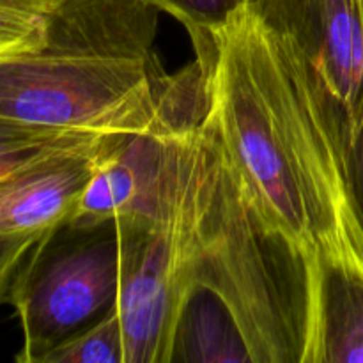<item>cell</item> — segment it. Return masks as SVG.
<instances>
[{"label":"cell","instance_id":"7a4b0ae2","mask_svg":"<svg viewBox=\"0 0 363 363\" xmlns=\"http://www.w3.org/2000/svg\"><path fill=\"white\" fill-rule=\"evenodd\" d=\"M147 0H57L41 46L0 57V117L96 135L145 133L201 116L186 71L155 52Z\"/></svg>","mask_w":363,"mask_h":363},{"label":"cell","instance_id":"e0dca14e","mask_svg":"<svg viewBox=\"0 0 363 363\" xmlns=\"http://www.w3.org/2000/svg\"><path fill=\"white\" fill-rule=\"evenodd\" d=\"M362 7H363V0H362Z\"/></svg>","mask_w":363,"mask_h":363},{"label":"cell","instance_id":"6da1fadb","mask_svg":"<svg viewBox=\"0 0 363 363\" xmlns=\"http://www.w3.org/2000/svg\"><path fill=\"white\" fill-rule=\"evenodd\" d=\"M208 117L266 225L307 264L319 308L326 268L363 277L351 176L353 124L287 34L247 4L213 35Z\"/></svg>","mask_w":363,"mask_h":363},{"label":"cell","instance_id":"9c48e42d","mask_svg":"<svg viewBox=\"0 0 363 363\" xmlns=\"http://www.w3.org/2000/svg\"><path fill=\"white\" fill-rule=\"evenodd\" d=\"M319 363H363V277L326 268Z\"/></svg>","mask_w":363,"mask_h":363},{"label":"cell","instance_id":"5b68a950","mask_svg":"<svg viewBox=\"0 0 363 363\" xmlns=\"http://www.w3.org/2000/svg\"><path fill=\"white\" fill-rule=\"evenodd\" d=\"M172 133L165 140L158 211L116 218L121 254L116 308L126 363L174 362L181 319L195 296L181 240Z\"/></svg>","mask_w":363,"mask_h":363},{"label":"cell","instance_id":"4fadbf2b","mask_svg":"<svg viewBox=\"0 0 363 363\" xmlns=\"http://www.w3.org/2000/svg\"><path fill=\"white\" fill-rule=\"evenodd\" d=\"M41 363H126L116 305L98 321L53 347Z\"/></svg>","mask_w":363,"mask_h":363},{"label":"cell","instance_id":"5bb4252c","mask_svg":"<svg viewBox=\"0 0 363 363\" xmlns=\"http://www.w3.org/2000/svg\"><path fill=\"white\" fill-rule=\"evenodd\" d=\"M55 4L57 0H0V57L41 46Z\"/></svg>","mask_w":363,"mask_h":363},{"label":"cell","instance_id":"30bf717a","mask_svg":"<svg viewBox=\"0 0 363 363\" xmlns=\"http://www.w3.org/2000/svg\"><path fill=\"white\" fill-rule=\"evenodd\" d=\"M225 308L197 305L191 300L181 319L174 360L250 362L243 339Z\"/></svg>","mask_w":363,"mask_h":363},{"label":"cell","instance_id":"7c38bea8","mask_svg":"<svg viewBox=\"0 0 363 363\" xmlns=\"http://www.w3.org/2000/svg\"><path fill=\"white\" fill-rule=\"evenodd\" d=\"M162 13H169L184 25L195 50V60L208 64L215 52L213 35L230 16L252 0H147Z\"/></svg>","mask_w":363,"mask_h":363},{"label":"cell","instance_id":"ba28073f","mask_svg":"<svg viewBox=\"0 0 363 363\" xmlns=\"http://www.w3.org/2000/svg\"><path fill=\"white\" fill-rule=\"evenodd\" d=\"M103 138L39 156L0 176V240L41 238L67 222L91 179Z\"/></svg>","mask_w":363,"mask_h":363},{"label":"cell","instance_id":"2e32d148","mask_svg":"<svg viewBox=\"0 0 363 363\" xmlns=\"http://www.w3.org/2000/svg\"><path fill=\"white\" fill-rule=\"evenodd\" d=\"M351 176H353V190L357 197L358 209L363 220V126L358 131V137L353 145V155H351Z\"/></svg>","mask_w":363,"mask_h":363},{"label":"cell","instance_id":"3957f363","mask_svg":"<svg viewBox=\"0 0 363 363\" xmlns=\"http://www.w3.org/2000/svg\"><path fill=\"white\" fill-rule=\"evenodd\" d=\"M186 275L213 294L254 363H319V308L301 255L245 194L208 117L174 133Z\"/></svg>","mask_w":363,"mask_h":363},{"label":"cell","instance_id":"52a82bcc","mask_svg":"<svg viewBox=\"0 0 363 363\" xmlns=\"http://www.w3.org/2000/svg\"><path fill=\"white\" fill-rule=\"evenodd\" d=\"M167 121L145 133L105 135L91 179L67 222L91 227L121 216H152L162 197L167 133L181 130Z\"/></svg>","mask_w":363,"mask_h":363},{"label":"cell","instance_id":"ac0fdd59","mask_svg":"<svg viewBox=\"0 0 363 363\" xmlns=\"http://www.w3.org/2000/svg\"><path fill=\"white\" fill-rule=\"evenodd\" d=\"M0 303H2V301H0Z\"/></svg>","mask_w":363,"mask_h":363},{"label":"cell","instance_id":"277c9868","mask_svg":"<svg viewBox=\"0 0 363 363\" xmlns=\"http://www.w3.org/2000/svg\"><path fill=\"white\" fill-rule=\"evenodd\" d=\"M117 222L46 230L18 266L6 303L21 328L18 363H41L55 346L98 321L119 293Z\"/></svg>","mask_w":363,"mask_h":363},{"label":"cell","instance_id":"8992f818","mask_svg":"<svg viewBox=\"0 0 363 363\" xmlns=\"http://www.w3.org/2000/svg\"><path fill=\"white\" fill-rule=\"evenodd\" d=\"M254 9L289 35L344 112L363 126L362 0H252Z\"/></svg>","mask_w":363,"mask_h":363},{"label":"cell","instance_id":"9a60e30c","mask_svg":"<svg viewBox=\"0 0 363 363\" xmlns=\"http://www.w3.org/2000/svg\"><path fill=\"white\" fill-rule=\"evenodd\" d=\"M39 238H7L0 240V301L6 303L11 280L27 252Z\"/></svg>","mask_w":363,"mask_h":363},{"label":"cell","instance_id":"8fae6325","mask_svg":"<svg viewBox=\"0 0 363 363\" xmlns=\"http://www.w3.org/2000/svg\"><path fill=\"white\" fill-rule=\"evenodd\" d=\"M103 135L30 126L0 117V176L60 149L87 144Z\"/></svg>","mask_w":363,"mask_h":363}]
</instances>
